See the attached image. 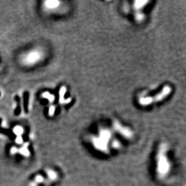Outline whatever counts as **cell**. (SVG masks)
I'll return each mask as SVG.
<instances>
[{"mask_svg": "<svg viewBox=\"0 0 186 186\" xmlns=\"http://www.w3.org/2000/svg\"><path fill=\"white\" fill-rule=\"evenodd\" d=\"M42 57V54L38 51H33L29 53L24 58V62L27 65H33L39 61Z\"/></svg>", "mask_w": 186, "mask_h": 186, "instance_id": "obj_1", "label": "cell"}, {"mask_svg": "<svg viewBox=\"0 0 186 186\" xmlns=\"http://www.w3.org/2000/svg\"><path fill=\"white\" fill-rule=\"evenodd\" d=\"M170 92V88L169 86H165L161 93H160L159 94L156 95L154 98L151 97L152 102H153L154 100V102H158L163 100L166 97H167V96L169 94Z\"/></svg>", "mask_w": 186, "mask_h": 186, "instance_id": "obj_2", "label": "cell"}, {"mask_svg": "<svg viewBox=\"0 0 186 186\" xmlns=\"http://www.w3.org/2000/svg\"><path fill=\"white\" fill-rule=\"evenodd\" d=\"M66 92V88L64 86L62 87L60 89V92H59V95H60L59 102L61 104H68L71 101V98H68L67 99H65L64 98V96H65V94Z\"/></svg>", "mask_w": 186, "mask_h": 186, "instance_id": "obj_3", "label": "cell"}, {"mask_svg": "<svg viewBox=\"0 0 186 186\" xmlns=\"http://www.w3.org/2000/svg\"><path fill=\"white\" fill-rule=\"evenodd\" d=\"M60 2L58 1H47L45 3V6L48 9H54L59 6Z\"/></svg>", "mask_w": 186, "mask_h": 186, "instance_id": "obj_4", "label": "cell"}, {"mask_svg": "<svg viewBox=\"0 0 186 186\" xmlns=\"http://www.w3.org/2000/svg\"><path fill=\"white\" fill-rule=\"evenodd\" d=\"M148 3L147 1H136L134 3V7L136 10H140L146 4Z\"/></svg>", "mask_w": 186, "mask_h": 186, "instance_id": "obj_5", "label": "cell"}, {"mask_svg": "<svg viewBox=\"0 0 186 186\" xmlns=\"http://www.w3.org/2000/svg\"><path fill=\"white\" fill-rule=\"evenodd\" d=\"M42 97L44 98H47L48 99L50 102H52L54 101V99H55V97H54V96L53 95H51L50 94L49 92H44L43 94H42Z\"/></svg>", "mask_w": 186, "mask_h": 186, "instance_id": "obj_6", "label": "cell"}, {"mask_svg": "<svg viewBox=\"0 0 186 186\" xmlns=\"http://www.w3.org/2000/svg\"><path fill=\"white\" fill-rule=\"evenodd\" d=\"M28 93H24V108L26 112L28 111Z\"/></svg>", "mask_w": 186, "mask_h": 186, "instance_id": "obj_7", "label": "cell"}, {"mask_svg": "<svg viewBox=\"0 0 186 186\" xmlns=\"http://www.w3.org/2000/svg\"><path fill=\"white\" fill-rule=\"evenodd\" d=\"M144 15L143 14H142V13H140V12H137L136 14V15H135V18H136V20L140 22V21H142L143 20V19H144Z\"/></svg>", "mask_w": 186, "mask_h": 186, "instance_id": "obj_8", "label": "cell"}, {"mask_svg": "<svg viewBox=\"0 0 186 186\" xmlns=\"http://www.w3.org/2000/svg\"><path fill=\"white\" fill-rule=\"evenodd\" d=\"M14 131L16 134H18V135H21V134L23 133V129L21 126H18L14 128Z\"/></svg>", "mask_w": 186, "mask_h": 186, "instance_id": "obj_9", "label": "cell"}, {"mask_svg": "<svg viewBox=\"0 0 186 186\" xmlns=\"http://www.w3.org/2000/svg\"><path fill=\"white\" fill-rule=\"evenodd\" d=\"M55 107L54 106H51L49 107V114L51 116H53V114L55 112Z\"/></svg>", "mask_w": 186, "mask_h": 186, "instance_id": "obj_10", "label": "cell"}, {"mask_svg": "<svg viewBox=\"0 0 186 186\" xmlns=\"http://www.w3.org/2000/svg\"><path fill=\"white\" fill-rule=\"evenodd\" d=\"M16 99L17 100V102H18V107L16 108V114H19L20 112V98H19L18 97H17L16 96Z\"/></svg>", "mask_w": 186, "mask_h": 186, "instance_id": "obj_11", "label": "cell"}, {"mask_svg": "<svg viewBox=\"0 0 186 186\" xmlns=\"http://www.w3.org/2000/svg\"><path fill=\"white\" fill-rule=\"evenodd\" d=\"M17 142H18V143H21L22 142V138L20 137V136H19L18 138H17Z\"/></svg>", "mask_w": 186, "mask_h": 186, "instance_id": "obj_12", "label": "cell"}]
</instances>
